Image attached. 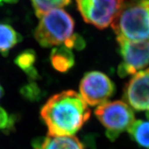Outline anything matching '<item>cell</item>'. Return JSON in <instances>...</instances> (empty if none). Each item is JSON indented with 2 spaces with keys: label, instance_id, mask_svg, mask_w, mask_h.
Segmentation results:
<instances>
[{
  "label": "cell",
  "instance_id": "6da1fadb",
  "mask_svg": "<svg viewBox=\"0 0 149 149\" xmlns=\"http://www.w3.org/2000/svg\"><path fill=\"white\" fill-rule=\"evenodd\" d=\"M91 110L79 93L67 90L49 98L40 110L48 136H74L89 120Z\"/></svg>",
  "mask_w": 149,
  "mask_h": 149
},
{
  "label": "cell",
  "instance_id": "7a4b0ae2",
  "mask_svg": "<svg viewBox=\"0 0 149 149\" xmlns=\"http://www.w3.org/2000/svg\"><path fill=\"white\" fill-rule=\"evenodd\" d=\"M111 27L116 39L149 42V0H123Z\"/></svg>",
  "mask_w": 149,
  "mask_h": 149
},
{
  "label": "cell",
  "instance_id": "3957f363",
  "mask_svg": "<svg viewBox=\"0 0 149 149\" xmlns=\"http://www.w3.org/2000/svg\"><path fill=\"white\" fill-rule=\"evenodd\" d=\"M74 26L72 17L65 10H52L40 18L34 37L43 47L59 46L73 35Z\"/></svg>",
  "mask_w": 149,
  "mask_h": 149
},
{
  "label": "cell",
  "instance_id": "277c9868",
  "mask_svg": "<svg viewBox=\"0 0 149 149\" xmlns=\"http://www.w3.org/2000/svg\"><path fill=\"white\" fill-rule=\"evenodd\" d=\"M76 2L84 22L104 29L113 22L123 0H76Z\"/></svg>",
  "mask_w": 149,
  "mask_h": 149
},
{
  "label": "cell",
  "instance_id": "5b68a950",
  "mask_svg": "<svg viewBox=\"0 0 149 149\" xmlns=\"http://www.w3.org/2000/svg\"><path fill=\"white\" fill-rule=\"evenodd\" d=\"M80 95L90 106L107 102L115 92V85L109 77L98 71L84 74L79 85Z\"/></svg>",
  "mask_w": 149,
  "mask_h": 149
},
{
  "label": "cell",
  "instance_id": "8992f818",
  "mask_svg": "<svg viewBox=\"0 0 149 149\" xmlns=\"http://www.w3.org/2000/svg\"><path fill=\"white\" fill-rule=\"evenodd\" d=\"M94 114L108 130L120 132L129 130L135 121L131 107L121 100L107 101L100 104Z\"/></svg>",
  "mask_w": 149,
  "mask_h": 149
},
{
  "label": "cell",
  "instance_id": "52a82bcc",
  "mask_svg": "<svg viewBox=\"0 0 149 149\" xmlns=\"http://www.w3.org/2000/svg\"><path fill=\"white\" fill-rule=\"evenodd\" d=\"M123 62L118 67L121 78L135 74L138 71L149 65V42H134L116 39Z\"/></svg>",
  "mask_w": 149,
  "mask_h": 149
},
{
  "label": "cell",
  "instance_id": "ba28073f",
  "mask_svg": "<svg viewBox=\"0 0 149 149\" xmlns=\"http://www.w3.org/2000/svg\"><path fill=\"white\" fill-rule=\"evenodd\" d=\"M124 100L137 111H149V68L138 72L124 88Z\"/></svg>",
  "mask_w": 149,
  "mask_h": 149
},
{
  "label": "cell",
  "instance_id": "9c48e42d",
  "mask_svg": "<svg viewBox=\"0 0 149 149\" xmlns=\"http://www.w3.org/2000/svg\"><path fill=\"white\" fill-rule=\"evenodd\" d=\"M50 63L54 69L59 72L65 73L74 65V56L71 49L65 46L55 47L50 54Z\"/></svg>",
  "mask_w": 149,
  "mask_h": 149
},
{
  "label": "cell",
  "instance_id": "30bf717a",
  "mask_svg": "<svg viewBox=\"0 0 149 149\" xmlns=\"http://www.w3.org/2000/svg\"><path fill=\"white\" fill-rule=\"evenodd\" d=\"M22 40V36L10 24L0 23V53L2 55H8L10 49Z\"/></svg>",
  "mask_w": 149,
  "mask_h": 149
},
{
  "label": "cell",
  "instance_id": "8fae6325",
  "mask_svg": "<svg viewBox=\"0 0 149 149\" xmlns=\"http://www.w3.org/2000/svg\"><path fill=\"white\" fill-rule=\"evenodd\" d=\"M40 149H84L83 145L74 136L45 138L42 147Z\"/></svg>",
  "mask_w": 149,
  "mask_h": 149
},
{
  "label": "cell",
  "instance_id": "7c38bea8",
  "mask_svg": "<svg viewBox=\"0 0 149 149\" xmlns=\"http://www.w3.org/2000/svg\"><path fill=\"white\" fill-rule=\"evenodd\" d=\"M36 60V53L33 49H26L22 52L15 59V63L26 73L31 79L38 78V72L33 67Z\"/></svg>",
  "mask_w": 149,
  "mask_h": 149
},
{
  "label": "cell",
  "instance_id": "4fadbf2b",
  "mask_svg": "<svg viewBox=\"0 0 149 149\" xmlns=\"http://www.w3.org/2000/svg\"><path fill=\"white\" fill-rule=\"evenodd\" d=\"M127 131L139 146L149 149V121L135 120Z\"/></svg>",
  "mask_w": 149,
  "mask_h": 149
},
{
  "label": "cell",
  "instance_id": "5bb4252c",
  "mask_svg": "<svg viewBox=\"0 0 149 149\" xmlns=\"http://www.w3.org/2000/svg\"><path fill=\"white\" fill-rule=\"evenodd\" d=\"M31 2L36 15L40 18L49 11L68 6L71 0H31Z\"/></svg>",
  "mask_w": 149,
  "mask_h": 149
},
{
  "label": "cell",
  "instance_id": "9a60e30c",
  "mask_svg": "<svg viewBox=\"0 0 149 149\" xmlns=\"http://www.w3.org/2000/svg\"><path fill=\"white\" fill-rule=\"evenodd\" d=\"M41 90L35 82H31L22 87L20 94L29 101H37L41 98Z\"/></svg>",
  "mask_w": 149,
  "mask_h": 149
},
{
  "label": "cell",
  "instance_id": "2e32d148",
  "mask_svg": "<svg viewBox=\"0 0 149 149\" xmlns=\"http://www.w3.org/2000/svg\"><path fill=\"white\" fill-rule=\"evenodd\" d=\"M15 121V116H8L4 108L0 107V130H3L5 132L11 131L13 130Z\"/></svg>",
  "mask_w": 149,
  "mask_h": 149
},
{
  "label": "cell",
  "instance_id": "e0dca14e",
  "mask_svg": "<svg viewBox=\"0 0 149 149\" xmlns=\"http://www.w3.org/2000/svg\"><path fill=\"white\" fill-rule=\"evenodd\" d=\"M65 46L69 49L74 48L77 50H81L85 48L86 42L81 36L78 33H75L67 40L65 43Z\"/></svg>",
  "mask_w": 149,
  "mask_h": 149
},
{
  "label": "cell",
  "instance_id": "ac0fdd59",
  "mask_svg": "<svg viewBox=\"0 0 149 149\" xmlns=\"http://www.w3.org/2000/svg\"><path fill=\"white\" fill-rule=\"evenodd\" d=\"M121 132L117 131H113V130H107L106 132V135L107 137L111 141H115V140L119 137V135H120Z\"/></svg>",
  "mask_w": 149,
  "mask_h": 149
},
{
  "label": "cell",
  "instance_id": "d6986e66",
  "mask_svg": "<svg viewBox=\"0 0 149 149\" xmlns=\"http://www.w3.org/2000/svg\"><path fill=\"white\" fill-rule=\"evenodd\" d=\"M2 2H8V3H14V2H16V1L15 0H0V4H1Z\"/></svg>",
  "mask_w": 149,
  "mask_h": 149
},
{
  "label": "cell",
  "instance_id": "ffe728a7",
  "mask_svg": "<svg viewBox=\"0 0 149 149\" xmlns=\"http://www.w3.org/2000/svg\"><path fill=\"white\" fill-rule=\"evenodd\" d=\"M3 93H4V91H3L2 87L1 86V84H0V99H1V97H2V95H3Z\"/></svg>",
  "mask_w": 149,
  "mask_h": 149
},
{
  "label": "cell",
  "instance_id": "44dd1931",
  "mask_svg": "<svg viewBox=\"0 0 149 149\" xmlns=\"http://www.w3.org/2000/svg\"><path fill=\"white\" fill-rule=\"evenodd\" d=\"M145 115H146V118H147L148 120V121H149V111L146 112V113H145Z\"/></svg>",
  "mask_w": 149,
  "mask_h": 149
},
{
  "label": "cell",
  "instance_id": "7402d4cb",
  "mask_svg": "<svg viewBox=\"0 0 149 149\" xmlns=\"http://www.w3.org/2000/svg\"><path fill=\"white\" fill-rule=\"evenodd\" d=\"M15 1H16V2H17V1H18V0H15Z\"/></svg>",
  "mask_w": 149,
  "mask_h": 149
}]
</instances>
